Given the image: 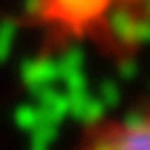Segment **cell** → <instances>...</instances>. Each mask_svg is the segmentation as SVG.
<instances>
[{
    "mask_svg": "<svg viewBox=\"0 0 150 150\" xmlns=\"http://www.w3.org/2000/svg\"><path fill=\"white\" fill-rule=\"evenodd\" d=\"M74 150H150V102L93 122Z\"/></svg>",
    "mask_w": 150,
    "mask_h": 150,
    "instance_id": "obj_1",
    "label": "cell"
}]
</instances>
